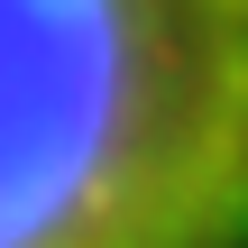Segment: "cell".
<instances>
[{
    "mask_svg": "<svg viewBox=\"0 0 248 248\" xmlns=\"http://www.w3.org/2000/svg\"><path fill=\"white\" fill-rule=\"evenodd\" d=\"M0 248H248V0H0Z\"/></svg>",
    "mask_w": 248,
    "mask_h": 248,
    "instance_id": "6da1fadb",
    "label": "cell"
}]
</instances>
